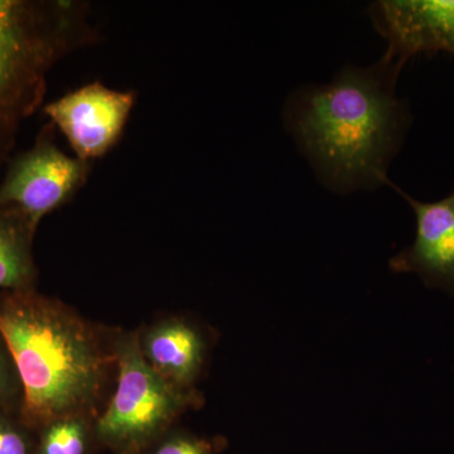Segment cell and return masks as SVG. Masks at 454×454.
<instances>
[{"label":"cell","instance_id":"obj_14","mask_svg":"<svg viewBox=\"0 0 454 454\" xmlns=\"http://www.w3.org/2000/svg\"><path fill=\"white\" fill-rule=\"evenodd\" d=\"M214 446L206 439L188 434H172L155 448L153 454H214Z\"/></svg>","mask_w":454,"mask_h":454},{"label":"cell","instance_id":"obj_1","mask_svg":"<svg viewBox=\"0 0 454 454\" xmlns=\"http://www.w3.org/2000/svg\"><path fill=\"white\" fill-rule=\"evenodd\" d=\"M405 64L387 50L376 64L345 66L333 82L289 97L284 124L325 187L348 195L389 184L387 170L411 122L396 94Z\"/></svg>","mask_w":454,"mask_h":454},{"label":"cell","instance_id":"obj_7","mask_svg":"<svg viewBox=\"0 0 454 454\" xmlns=\"http://www.w3.org/2000/svg\"><path fill=\"white\" fill-rule=\"evenodd\" d=\"M369 13L387 50L404 62L423 52L454 55V0H381Z\"/></svg>","mask_w":454,"mask_h":454},{"label":"cell","instance_id":"obj_8","mask_svg":"<svg viewBox=\"0 0 454 454\" xmlns=\"http://www.w3.org/2000/svg\"><path fill=\"white\" fill-rule=\"evenodd\" d=\"M393 187L413 208L417 235L411 247L390 260L395 273L417 274L429 288L454 295V191L435 202H420Z\"/></svg>","mask_w":454,"mask_h":454},{"label":"cell","instance_id":"obj_11","mask_svg":"<svg viewBox=\"0 0 454 454\" xmlns=\"http://www.w3.org/2000/svg\"><path fill=\"white\" fill-rule=\"evenodd\" d=\"M95 419L91 415H67L57 418L35 430V454H88L95 437Z\"/></svg>","mask_w":454,"mask_h":454},{"label":"cell","instance_id":"obj_6","mask_svg":"<svg viewBox=\"0 0 454 454\" xmlns=\"http://www.w3.org/2000/svg\"><path fill=\"white\" fill-rule=\"evenodd\" d=\"M136 98V92L113 90L98 80L47 104L43 112L76 158L91 163L121 142Z\"/></svg>","mask_w":454,"mask_h":454},{"label":"cell","instance_id":"obj_13","mask_svg":"<svg viewBox=\"0 0 454 454\" xmlns=\"http://www.w3.org/2000/svg\"><path fill=\"white\" fill-rule=\"evenodd\" d=\"M22 403L23 389L20 373L11 349L0 333V408L20 413Z\"/></svg>","mask_w":454,"mask_h":454},{"label":"cell","instance_id":"obj_9","mask_svg":"<svg viewBox=\"0 0 454 454\" xmlns=\"http://www.w3.org/2000/svg\"><path fill=\"white\" fill-rule=\"evenodd\" d=\"M138 339L143 357L158 375L181 389L195 390L207 354L199 328L186 319L169 317L149 325Z\"/></svg>","mask_w":454,"mask_h":454},{"label":"cell","instance_id":"obj_3","mask_svg":"<svg viewBox=\"0 0 454 454\" xmlns=\"http://www.w3.org/2000/svg\"><path fill=\"white\" fill-rule=\"evenodd\" d=\"M89 12L79 0H0V179L53 66L98 41Z\"/></svg>","mask_w":454,"mask_h":454},{"label":"cell","instance_id":"obj_10","mask_svg":"<svg viewBox=\"0 0 454 454\" xmlns=\"http://www.w3.org/2000/svg\"><path fill=\"white\" fill-rule=\"evenodd\" d=\"M37 227L14 207H0V289L31 291L38 269L33 256Z\"/></svg>","mask_w":454,"mask_h":454},{"label":"cell","instance_id":"obj_4","mask_svg":"<svg viewBox=\"0 0 454 454\" xmlns=\"http://www.w3.org/2000/svg\"><path fill=\"white\" fill-rule=\"evenodd\" d=\"M116 385L95 419L100 443L125 454L139 452L160 437L182 413L200 402L195 390L164 380L146 364L138 333L115 337Z\"/></svg>","mask_w":454,"mask_h":454},{"label":"cell","instance_id":"obj_5","mask_svg":"<svg viewBox=\"0 0 454 454\" xmlns=\"http://www.w3.org/2000/svg\"><path fill=\"white\" fill-rule=\"evenodd\" d=\"M91 163L57 146L55 125L42 128L28 151L12 158L0 179V207H14L40 225L44 216L70 202L88 181Z\"/></svg>","mask_w":454,"mask_h":454},{"label":"cell","instance_id":"obj_2","mask_svg":"<svg viewBox=\"0 0 454 454\" xmlns=\"http://www.w3.org/2000/svg\"><path fill=\"white\" fill-rule=\"evenodd\" d=\"M0 333L22 382L20 417L33 430L57 418H98L110 370H116L115 337L61 301L37 289L2 292Z\"/></svg>","mask_w":454,"mask_h":454},{"label":"cell","instance_id":"obj_12","mask_svg":"<svg viewBox=\"0 0 454 454\" xmlns=\"http://www.w3.org/2000/svg\"><path fill=\"white\" fill-rule=\"evenodd\" d=\"M35 435L20 411L0 408V454H35Z\"/></svg>","mask_w":454,"mask_h":454}]
</instances>
